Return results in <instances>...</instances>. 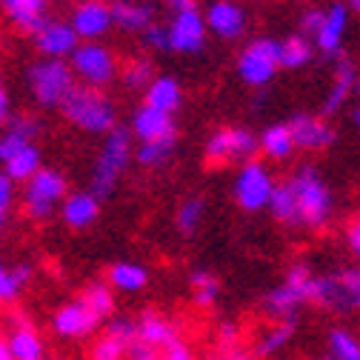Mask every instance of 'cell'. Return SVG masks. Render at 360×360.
Here are the masks:
<instances>
[{
  "label": "cell",
  "mask_w": 360,
  "mask_h": 360,
  "mask_svg": "<svg viewBox=\"0 0 360 360\" xmlns=\"http://www.w3.org/2000/svg\"><path fill=\"white\" fill-rule=\"evenodd\" d=\"M58 112L66 117V123H72L75 129H80L86 134H109L117 126L115 101L103 92V89H89L80 83H75V89L60 103Z\"/></svg>",
  "instance_id": "6da1fadb"
},
{
  "label": "cell",
  "mask_w": 360,
  "mask_h": 360,
  "mask_svg": "<svg viewBox=\"0 0 360 360\" xmlns=\"http://www.w3.org/2000/svg\"><path fill=\"white\" fill-rule=\"evenodd\" d=\"M289 189L295 195V206H297V226H309V229H323L332 220L335 212V198L326 186L323 174L314 166H300L289 180Z\"/></svg>",
  "instance_id": "7a4b0ae2"
},
{
  "label": "cell",
  "mask_w": 360,
  "mask_h": 360,
  "mask_svg": "<svg viewBox=\"0 0 360 360\" xmlns=\"http://www.w3.org/2000/svg\"><path fill=\"white\" fill-rule=\"evenodd\" d=\"M314 281H318V275L306 263H295L286 272V281L263 297V314L272 323L295 321L297 311L314 300Z\"/></svg>",
  "instance_id": "3957f363"
},
{
  "label": "cell",
  "mask_w": 360,
  "mask_h": 360,
  "mask_svg": "<svg viewBox=\"0 0 360 360\" xmlns=\"http://www.w3.org/2000/svg\"><path fill=\"white\" fill-rule=\"evenodd\" d=\"M26 89L40 109H60L75 89V75L66 60L37 58L26 66Z\"/></svg>",
  "instance_id": "277c9868"
},
{
  "label": "cell",
  "mask_w": 360,
  "mask_h": 360,
  "mask_svg": "<svg viewBox=\"0 0 360 360\" xmlns=\"http://www.w3.org/2000/svg\"><path fill=\"white\" fill-rule=\"evenodd\" d=\"M103 146L98 152V160H95V169H92V192L98 200L109 198L117 186V180L123 177L126 166L131 163V131L126 126H115L109 134H103Z\"/></svg>",
  "instance_id": "5b68a950"
},
{
  "label": "cell",
  "mask_w": 360,
  "mask_h": 360,
  "mask_svg": "<svg viewBox=\"0 0 360 360\" xmlns=\"http://www.w3.org/2000/svg\"><path fill=\"white\" fill-rule=\"evenodd\" d=\"M69 195V180L63 172L43 166L34 177H29L20 192V203H23V214L34 223H43L58 214L63 198Z\"/></svg>",
  "instance_id": "8992f818"
},
{
  "label": "cell",
  "mask_w": 360,
  "mask_h": 360,
  "mask_svg": "<svg viewBox=\"0 0 360 360\" xmlns=\"http://www.w3.org/2000/svg\"><path fill=\"white\" fill-rule=\"evenodd\" d=\"M75 83L89 89H106L117 77V58L103 43H77V49L66 58Z\"/></svg>",
  "instance_id": "52a82bcc"
},
{
  "label": "cell",
  "mask_w": 360,
  "mask_h": 360,
  "mask_svg": "<svg viewBox=\"0 0 360 360\" xmlns=\"http://www.w3.org/2000/svg\"><path fill=\"white\" fill-rule=\"evenodd\" d=\"M281 63H278V40L269 37H257L252 43H246V49L238 55V75L246 86L260 89L278 75Z\"/></svg>",
  "instance_id": "ba28073f"
},
{
  "label": "cell",
  "mask_w": 360,
  "mask_h": 360,
  "mask_svg": "<svg viewBox=\"0 0 360 360\" xmlns=\"http://www.w3.org/2000/svg\"><path fill=\"white\" fill-rule=\"evenodd\" d=\"M275 189V177L260 160H249L238 169L235 174V200L243 212H260L269 206V198H272Z\"/></svg>",
  "instance_id": "9c48e42d"
},
{
  "label": "cell",
  "mask_w": 360,
  "mask_h": 360,
  "mask_svg": "<svg viewBox=\"0 0 360 360\" xmlns=\"http://www.w3.org/2000/svg\"><path fill=\"white\" fill-rule=\"evenodd\" d=\"M318 306L335 311V314H352L360 311V266L343 269L338 275L321 278Z\"/></svg>",
  "instance_id": "30bf717a"
},
{
  "label": "cell",
  "mask_w": 360,
  "mask_h": 360,
  "mask_svg": "<svg viewBox=\"0 0 360 360\" xmlns=\"http://www.w3.org/2000/svg\"><path fill=\"white\" fill-rule=\"evenodd\" d=\"M166 34H169V52L177 55H200L206 46V23L198 6L192 9H180L172 12V20L166 23Z\"/></svg>",
  "instance_id": "8fae6325"
},
{
  "label": "cell",
  "mask_w": 360,
  "mask_h": 360,
  "mask_svg": "<svg viewBox=\"0 0 360 360\" xmlns=\"http://www.w3.org/2000/svg\"><path fill=\"white\" fill-rule=\"evenodd\" d=\"M257 155V138L249 129H217L206 141V160L209 163H249Z\"/></svg>",
  "instance_id": "7c38bea8"
},
{
  "label": "cell",
  "mask_w": 360,
  "mask_h": 360,
  "mask_svg": "<svg viewBox=\"0 0 360 360\" xmlns=\"http://www.w3.org/2000/svg\"><path fill=\"white\" fill-rule=\"evenodd\" d=\"M66 23L72 26L80 43H101V37H106L109 29H115L109 0H77Z\"/></svg>",
  "instance_id": "4fadbf2b"
},
{
  "label": "cell",
  "mask_w": 360,
  "mask_h": 360,
  "mask_svg": "<svg viewBox=\"0 0 360 360\" xmlns=\"http://www.w3.org/2000/svg\"><path fill=\"white\" fill-rule=\"evenodd\" d=\"M101 323H103V321L98 318L92 309H89V303H86L80 295H77L75 300L63 303V306L52 314V329H55V335L63 338V340H83V338L92 335Z\"/></svg>",
  "instance_id": "5bb4252c"
},
{
  "label": "cell",
  "mask_w": 360,
  "mask_h": 360,
  "mask_svg": "<svg viewBox=\"0 0 360 360\" xmlns=\"http://www.w3.org/2000/svg\"><path fill=\"white\" fill-rule=\"evenodd\" d=\"M134 335H138L134 318H129V314H117V318H112L106 323V332L95 340L89 360H126L129 349L134 346Z\"/></svg>",
  "instance_id": "9a60e30c"
},
{
  "label": "cell",
  "mask_w": 360,
  "mask_h": 360,
  "mask_svg": "<svg viewBox=\"0 0 360 360\" xmlns=\"http://www.w3.org/2000/svg\"><path fill=\"white\" fill-rule=\"evenodd\" d=\"M32 43L37 49V58H55V60H66L75 49H77V37L72 32V26L66 20H55L49 18L43 23L34 34H32Z\"/></svg>",
  "instance_id": "2e32d148"
},
{
  "label": "cell",
  "mask_w": 360,
  "mask_h": 360,
  "mask_svg": "<svg viewBox=\"0 0 360 360\" xmlns=\"http://www.w3.org/2000/svg\"><path fill=\"white\" fill-rule=\"evenodd\" d=\"M134 326H138L134 343L149 349V352H155V354L160 349H166L169 343H174L177 338H184V335H180V326L172 318H166V314H160V311H152V309H146L141 318L134 321Z\"/></svg>",
  "instance_id": "e0dca14e"
},
{
  "label": "cell",
  "mask_w": 360,
  "mask_h": 360,
  "mask_svg": "<svg viewBox=\"0 0 360 360\" xmlns=\"http://www.w3.org/2000/svg\"><path fill=\"white\" fill-rule=\"evenodd\" d=\"M40 131H43V123L34 115H29V112L12 115L9 123L0 129V166L6 160H12L23 146L34 143Z\"/></svg>",
  "instance_id": "ac0fdd59"
},
{
  "label": "cell",
  "mask_w": 360,
  "mask_h": 360,
  "mask_svg": "<svg viewBox=\"0 0 360 360\" xmlns=\"http://www.w3.org/2000/svg\"><path fill=\"white\" fill-rule=\"evenodd\" d=\"M206 32H212L220 40H238L246 32V12L235 0H214L203 15Z\"/></svg>",
  "instance_id": "d6986e66"
},
{
  "label": "cell",
  "mask_w": 360,
  "mask_h": 360,
  "mask_svg": "<svg viewBox=\"0 0 360 360\" xmlns=\"http://www.w3.org/2000/svg\"><path fill=\"white\" fill-rule=\"evenodd\" d=\"M289 134H292V143L295 149H303V152H318V149H326L332 146L335 141V129L323 120V117H314V115H295L289 123Z\"/></svg>",
  "instance_id": "ffe728a7"
},
{
  "label": "cell",
  "mask_w": 360,
  "mask_h": 360,
  "mask_svg": "<svg viewBox=\"0 0 360 360\" xmlns=\"http://www.w3.org/2000/svg\"><path fill=\"white\" fill-rule=\"evenodd\" d=\"M109 12H112V26L126 34H143L158 18L149 0H112Z\"/></svg>",
  "instance_id": "44dd1931"
},
{
  "label": "cell",
  "mask_w": 360,
  "mask_h": 360,
  "mask_svg": "<svg viewBox=\"0 0 360 360\" xmlns=\"http://www.w3.org/2000/svg\"><path fill=\"white\" fill-rule=\"evenodd\" d=\"M346 29H349V9L346 4H332L326 12H323V23L314 34V43L326 58H338L340 55V46H343V37H346Z\"/></svg>",
  "instance_id": "7402d4cb"
},
{
  "label": "cell",
  "mask_w": 360,
  "mask_h": 360,
  "mask_svg": "<svg viewBox=\"0 0 360 360\" xmlns=\"http://www.w3.org/2000/svg\"><path fill=\"white\" fill-rule=\"evenodd\" d=\"M131 131V138H138L141 143H152V141H163V138H177V126L172 115L155 112L149 106H141L131 115V123L126 126Z\"/></svg>",
  "instance_id": "603a6c76"
},
{
  "label": "cell",
  "mask_w": 360,
  "mask_h": 360,
  "mask_svg": "<svg viewBox=\"0 0 360 360\" xmlns=\"http://www.w3.org/2000/svg\"><path fill=\"white\" fill-rule=\"evenodd\" d=\"M58 214H60V220L66 223L69 229H89V226H92V223L101 217V200H98L92 192H89V189H83V192H69V195L63 198Z\"/></svg>",
  "instance_id": "cb8c5ba5"
},
{
  "label": "cell",
  "mask_w": 360,
  "mask_h": 360,
  "mask_svg": "<svg viewBox=\"0 0 360 360\" xmlns=\"http://www.w3.org/2000/svg\"><path fill=\"white\" fill-rule=\"evenodd\" d=\"M4 340H6V349H9V357L12 360H43V352H46V346H43V338L29 323L26 314L15 318V326H12L9 338H4Z\"/></svg>",
  "instance_id": "d4e9b609"
},
{
  "label": "cell",
  "mask_w": 360,
  "mask_h": 360,
  "mask_svg": "<svg viewBox=\"0 0 360 360\" xmlns=\"http://www.w3.org/2000/svg\"><path fill=\"white\" fill-rule=\"evenodd\" d=\"M0 9L6 18L26 34H34L43 23L49 20L46 15V0H0Z\"/></svg>",
  "instance_id": "484cf974"
},
{
  "label": "cell",
  "mask_w": 360,
  "mask_h": 360,
  "mask_svg": "<svg viewBox=\"0 0 360 360\" xmlns=\"http://www.w3.org/2000/svg\"><path fill=\"white\" fill-rule=\"evenodd\" d=\"M143 98H146L143 106H149L155 112H163V115H174L180 109V103H184V89H180V83L174 77L160 75L149 83Z\"/></svg>",
  "instance_id": "4316f807"
},
{
  "label": "cell",
  "mask_w": 360,
  "mask_h": 360,
  "mask_svg": "<svg viewBox=\"0 0 360 360\" xmlns=\"http://www.w3.org/2000/svg\"><path fill=\"white\" fill-rule=\"evenodd\" d=\"M106 283H109V289H115V292L134 295V292L146 289V283H149V272H146V266H141V263L117 260V263L109 266Z\"/></svg>",
  "instance_id": "83f0119b"
},
{
  "label": "cell",
  "mask_w": 360,
  "mask_h": 360,
  "mask_svg": "<svg viewBox=\"0 0 360 360\" xmlns=\"http://www.w3.org/2000/svg\"><path fill=\"white\" fill-rule=\"evenodd\" d=\"M34 278V266L32 263H18V266H6L4 257H0V303L4 306H12L18 303V297L23 295V289L32 283Z\"/></svg>",
  "instance_id": "f1b7e54d"
},
{
  "label": "cell",
  "mask_w": 360,
  "mask_h": 360,
  "mask_svg": "<svg viewBox=\"0 0 360 360\" xmlns=\"http://www.w3.org/2000/svg\"><path fill=\"white\" fill-rule=\"evenodd\" d=\"M354 86H357V72H354V63L352 60H338V72H335V80L329 86V95L323 101V115H335L346 101L349 95L354 92Z\"/></svg>",
  "instance_id": "f546056e"
},
{
  "label": "cell",
  "mask_w": 360,
  "mask_h": 360,
  "mask_svg": "<svg viewBox=\"0 0 360 360\" xmlns=\"http://www.w3.org/2000/svg\"><path fill=\"white\" fill-rule=\"evenodd\" d=\"M43 169V149L37 146V143H29V146H23L12 160H6L4 163V172L12 184L18 186V184H26L29 177H34L37 172Z\"/></svg>",
  "instance_id": "4dcf8cb0"
},
{
  "label": "cell",
  "mask_w": 360,
  "mask_h": 360,
  "mask_svg": "<svg viewBox=\"0 0 360 360\" xmlns=\"http://www.w3.org/2000/svg\"><path fill=\"white\" fill-rule=\"evenodd\" d=\"M295 332H297V321H275V323H269V329L255 343V354L257 357H272V354L283 352L292 343Z\"/></svg>",
  "instance_id": "1f68e13d"
},
{
  "label": "cell",
  "mask_w": 360,
  "mask_h": 360,
  "mask_svg": "<svg viewBox=\"0 0 360 360\" xmlns=\"http://www.w3.org/2000/svg\"><path fill=\"white\" fill-rule=\"evenodd\" d=\"M257 152H263L266 158H272V160H286V158H292L295 143H292L289 126H286V123H275V126L263 129V134L257 138Z\"/></svg>",
  "instance_id": "d6a6232c"
},
{
  "label": "cell",
  "mask_w": 360,
  "mask_h": 360,
  "mask_svg": "<svg viewBox=\"0 0 360 360\" xmlns=\"http://www.w3.org/2000/svg\"><path fill=\"white\" fill-rule=\"evenodd\" d=\"M311 58H314V46L303 34H292L278 43V63L283 69H303L311 63Z\"/></svg>",
  "instance_id": "836d02e7"
},
{
  "label": "cell",
  "mask_w": 360,
  "mask_h": 360,
  "mask_svg": "<svg viewBox=\"0 0 360 360\" xmlns=\"http://www.w3.org/2000/svg\"><path fill=\"white\" fill-rule=\"evenodd\" d=\"M177 146V138H163V141H152V143H138L134 146V160H138L143 169H160L172 160Z\"/></svg>",
  "instance_id": "e575fe53"
},
{
  "label": "cell",
  "mask_w": 360,
  "mask_h": 360,
  "mask_svg": "<svg viewBox=\"0 0 360 360\" xmlns=\"http://www.w3.org/2000/svg\"><path fill=\"white\" fill-rule=\"evenodd\" d=\"M117 75L123 89H129V92H146L149 83L155 80V63L149 58H131Z\"/></svg>",
  "instance_id": "d590c367"
},
{
  "label": "cell",
  "mask_w": 360,
  "mask_h": 360,
  "mask_svg": "<svg viewBox=\"0 0 360 360\" xmlns=\"http://www.w3.org/2000/svg\"><path fill=\"white\" fill-rule=\"evenodd\" d=\"M203 214H206L203 198H186L184 203L177 206V212H174V226H177V232L184 235V238H192V235L200 229Z\"/></svg>",
  "instance_id": "8d00e7d4"
},
{
  "label": "cell",
  "mask_w": 360,
  "mask_h": 360,
  "mask_svg": "<svg viewBox=\"0 0 360 360\" xmlns=\"http://www.w3.org/2000/svg\"><path fill=\"white\" fill-rule=\"evenodd\" d=\"M189 283H192V303L198 309H212L217 303V297H220V281L212 272H206V269H198V272H192Z\"/></svg>",
  "instance_id": "74e56055"
},
{
  "label": "cell",
  "mask_w": 360,
  "mask_h": 360,
  "mask_svg": "<svg viewBox=\"0 0 360 360\" xmlns=\"http://www.w3.org/2000/svg\"><path fill=\"white\" fill-rule=\"evenodd\" d=\"M269 212L275 214V220L281 223H289V226H297V206H295V195L289 189V184H275L272 189V198H269Z\"/></svg>",
  "instance_id": "f35d334b"
},
{
  "label": "cell",
  "mask_w": 360,
  "mask_h": 360,
  "mask_svg": "<svg viewBox=\"0 0 360 360\" xmlns=\"http://www.w3.org/2000/svg\"><path fill=\"white\" fill-rule=\"evenodd\" d=\"M80 297L89 303V309H92L101 321L112 318V311H115V295H112V289H109V283H106V281H95V283H89V286L80 292Z\"/></svg>",
  "instance_id": "ab89813d"
},
{
  "label": "cell",
  "mask_w": 360,
  "mask_h": 360,
  "mask_svg": "<svg viewBox=\"0 0 360 360\" xmlns=\"http://www.w3.org/2000/svg\"><path fill=\"white\" fill-rule=\"evenodd\" d=\"M329 357L332 360H360V338H354L349 329H332L329 332Z\"/></svg>",
  "instance_id": "60d3db41"
},
{
  "label": "cell",
  "mask_w": 360,
  "mask_h": 360,
  "mask_svg": "<svg viewBox=\"0 0 360 360\" xmlns=\"http://www.w3.org/2000/svg\"><path fill=\"white\" fill-rule=\"evenodd\" d=\"M15 198H18V186L12 180L0 172V235H4L6 223H9V214H12V206H15Z\"/></svg>",
  "instance_id": "b9f144b4"
},
{
  "label": "cell",
  "mask_w": 360,
  "mask_h": 360,
  "mask_svg": "<svg viewBox=\"0 0 360 360\" xmlns=\"http://www.w3.org/2000/svg\"><path fill=\"white\" fill-rule=\"evenodd\" d=\"M217 343H220L223 352H235V349L240 346V326L232 323V321L220 323V329H217Z\"/></svg>",
  "instance_id": "7bdbcfd3"
},
{
  "label": "cell",
  "mask_w": 360,
  "mask_h": 360,
  "mask_svg": "<svg viewBox=\"0 0 360 360\" xmlns=\"http://www.w3.org/2000/svg\"><path fill=\"white\" fill-rule=\"evenodd\" d=\"M143 43L155 52H169V34H166V26H160L158 20L143 32Z\"/></svg>",
  "instance_id": "ee69618b"
},
{
  "label": "cell",
  "mask_w": 360,
  "mask_h": 360,
  "mask_svg": "<svg viewBox=\"0 0 360 360\" xmlns=\"http://www.w3.org/2000/svg\"><path fill=\"white\" fill-rule=\"evenodd\" d=\"M158 360H195V354L184 338H177L174 343H169L166 349L158 352Z\"/></svg>",
  "instance_id": "f6af8a7d"
},
{
  "label": "cell",
  "mask_w": 360,
  "mask_h": 360,
  "mask_svg": "<svg viewBox=\"0 0 360 360\" xmlns=\"http://www.w3.org/2000/svg\"><path fill=\"white\" fill-rule=\"evenodd\" d=\"M321 23H323V9H306L303 15H300V34L303 37H314L318 34V29H321Z\"/></svg>",
  "instance_id": "bcb514c9"
},
{
  "label": "cell",
  "mask_w": 360,
  "mask_h": 360,
  "mask_svg": "<svg viewBox=\"0 0 360 360\" xmlns=\"http://www.w3.org/2000/svg\"><path fill=\"white\" fill-rule=\"evenodd\" d=\"M12 117V98L6 92V86H0V129H4Z\"/></svg>",
  "instance_id": "7dc6e473"
},
{
  "label": "cell",
  "mask_w": 360,
  "mask_h": 360,
  "mask_svg": "<svg viewBox=\"0 0 360 360\" xmlns=\"http://www.w3.org/2000/svg\"><path fill=\"white\" fill-rule=\"evenodd\" d=\"M346 238H349V249H352V255L360 260V217L349 226V232H346Z\"/></svg>",
  "instance_id": "c3c4849f"
},
{
  "label": "cell",
  "mask_w": 360,
  "mask_h": 360,
  "mask_svg": "<svg viewBox=\"0 0 360 360\" xmlns=\"http://www.w3.org/2000/svg\"><path fill=\"white\" fill-rule=\"evenodd\" d=\"M129 360H158V354L155 352H149V349H143V346H138L134 343L131 349H129V354H126Z\"/></svg>",
  "instance_id": "681fc988"
},
{
  "label": "cell",
  "mask_w": 360,
  "mask_h": 360,
  "mask_svg": "<svg viewBox=\"0 0 360 360\" xmlns=\"http://www.w3.org/2000/svg\"><path fill=\"white\" fill-rule=\"evenodd\" d=\"M214 360H257V357H255V354H246V352H238V349H235V352H223V354H220V357H214Z\"/></svg>",
  "instance_id": "f907efd6"
},
{
  "label": "cell",
  "mask_w": 360,
  "mask_h": 360,
  "mask_svg": "<svg viewBox=\"0 0 360 360\" xmlns=\"http://www.w3.org/2000/svg\"><path fill=\"white\" fill-rule=\"evenodd\" d=\"M169 6H172V12H180V9H192V6H195V0H169Z\"/></svg>",
  "instance_id": "816d5d0a"
},
{
  "label": "cell",
  "mask_w": 360,
  "mask_h": 360,
  "mask_svg": "<svg viewBox=\"0 0 360 360\" xmlns=\"http://www.w3.org/2000/svg\"><path fill=\"white\" fill-rule=\"evenodd\" d=\"M0 360H12V357H9V349H6V340H4V338H0Z\"/></svg>",
  "instance_id": "f5cc1de1"
},
{
  "label": "cell",
  "mask_w": 360,
  "mask_h": 360,
  "mask_svg": "<svg viewBox=\"0 0 360 360\" xmlns=\"http://www.w3.org/2000/svg\"><path fill=\"white\" fill-rule=\"evenodd\" d=\"M346 9H349V15L352 12H360V0H346Z\"/></svg>",
  "instance_id": "db71d44e"
},
{
  "label": "cell",
  "mask_w": 360,
  "mask_h": 360,
  "mask_svg": "<svg viewBox=\"0 0 360 360\" xmlns=\"http://www.w3.org/2000/svg\"><path fill=\"white\" fill-rule=\"evenodd\" d=\"M352 120H354V126H357V129H360V106H357V109H354V112H352Z\"/></svg>",
  "instance_id": "11a10c76"
},
{
  "label": "cell",
  "mask_w": 360,
  "mask_h": 360,
  "mask_svg": "<svg viewBox=\"0 0 360 360\" xmlns=\"http://www.w3.org/2000/svg\"><path fill=\"white\" fill-rule=\"evenodd\" d=\"M318 360H332V357H318Z\"/></svg>",
  "instance_id": "9f6ffc18"
},
{
  "label": "cell",
  "mask_w": 360,
  "mask_h": 360,
  "mask_svg": "<svg viewBox=\"0 0 360 360\" xmlns=\"http://www.w3.org/2000/svg\"><path fill=\"white\" fill-rule=\"evenodd\" d=\"M354 89H360V83H357V86H354Z\"/></svg>",
  "instance_id": "6f0895ef"
},
{
  "label": "cell",
  "mask_w": 360,
  "mask_h": 360,
  "mask_svg": "<svg viewBox=\"0 0 360 360\" xmlns=\"http://www.w3.org/2000/svg\"><path fill=\"white\" fill-rule=\"evenodd\" d=\"M43 360H46V357H43Z\"/></svg>",
  "instance_id": "680465c9"
}]
</instances>
